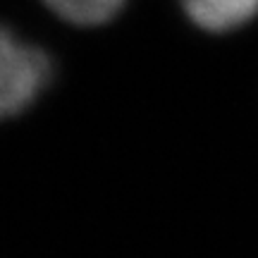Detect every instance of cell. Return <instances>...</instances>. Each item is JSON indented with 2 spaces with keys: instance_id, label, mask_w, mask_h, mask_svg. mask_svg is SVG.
Here are the masks:
<instances>
[{
  "instance_id": "cell-3",
  "label": "cell",
  "mask_w": 258,
  "mask_h": 258,
  "mask_svg": "<svg viewBox=\"0 0 258 258\" xmlns=\"http://www.w3.org/2000/svg\"><path fill=\"white\" fill-rule=\"evenodd\" d=\"M60 19L77 27H98L120 15L127 0H43Z\"/></svg>"
},
{
  "instance_id": "cell-1",
  "label": "cell",
  "mask_w": 258,
  "mask_h": 258,
  "mask_svg": "<svg viewBox=\"0 0 258 258\" xmlns=\"http://www.w3.org/2000/svg\"><path fill=\"white\" fill-rule=\"evenodd\" d=\"M50 82V55L0 24V122L29 110Z\"/></svg>"
},
{
  "instance_id": "cell-2",
  "label": "cell",
  "mask_w": 258,
  "mask_h": 258,
  "mask_svg": "<svg viewBox=\"0 0 258 258\" xmlns=\"http://www.w3.org/2000/svg\"><path fill=\"white\" fill-rule=\"evenodd\" d=\"M196 27L225 34L249 24L258 15V0H179Z\"/></svg>"
}]
</instances>
